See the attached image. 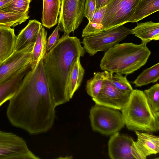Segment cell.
<instances>
[{
    "mask_svg": "<svg viewBox=\"0 0 159 159\" xmlns=\"http://www.w3.org/2000/svg\"><path fill=\"white\" fill-rule=\"evenodd\" d=\"M9 101L7 116L13 126L31 135L46 133L52 128L56 107L49 89L43 60L25 75L19 89Z\"/></svg>",
    "mask_w": 159,
    "mask_h": 159,
    "instance_id": "6da1fadb",
    "label": "cell"
},
{
    "mask_svg": "<svg viewBox=\"0 0 159 159\" xmlns=\"http://www.w3.org/2000/svg\"><path fill=\"white\" fill-rule=\"evenodd\" d=\"M76 37L63 35L48 52L43 65L49 89L56 107L69 101L67 92L69 71L74 59L83 57L85 50Z\"/></svg>",
    "mask_w": 159,
    "mask_h": 159,
    "instance_id": "7a4b0ae2",
    "label": "cell"
},
{
    "mask_svg": "<svg viewBox=\"0 0 159 159\" xmlns=\"http://www.w3.org/2000/svg\"><path fill=\"white\" fill-rule=\"evenodd\" d=\"M146 45L142 42L116 44L105 52L100 61L101 69L126 75L133 73L146 64L151 54Z\"/></svg>",
    "mask_w": 159,
    "mask_h": 159,
    "instance_id": "3957f363",
    "label": "cell"
},
{
    "mask_svg": "<svg viewBox=\"0 0 159 159\" xmlns=\"http://www.w3.org/2000/svg\"><path fill=\"white\" fill-rule=\"evenodd\" d=\"M121 111L128 129L149 132L159 131V112L153 110L143 91L133 89Z\"/></svg>",
    "mask_w": 159,
    "mask_h": 159,
    "instance_id": "277c9868",
    "label": "cell"
},
{
    "mask_svg": "<svg viewBox=\"0 0 159 159\" xmlns=\"http://www.w3.org/2000/svg\"><path fill=\"white\" fill-rule=\"evenodd\" d=\"M89 117L92 129L107 135L119 132L125 125L119 110L97 104L91 108Z\"/></svg>",
    "mask_w": 159,
    "mask_h": 159,
    "instance_id": "5b68a950",
    "label": "cell"
},
{
    "mask_svg": "<svg viewBox=\"0 0 159 159\" xmlns=\"http://www.w3.org/2000/svg\"><path fill=\"white\" fill-rule=\"evenodd\" d=\"M130 30L121 25L104 30L96 35L84 37L81 42L85 51L93 56L98 51L106 52L125 39L130 34Z\"/></svg>",
    "mask_w": 159,
    "mask_h": 159,
    "instance_id": "8992f818",
    "label": "cell"
},
{
    "mask_svg": "<svg viewBox=\"0 0 159 159\" xmlns=\"http://www.w3.org/2000/svg\"><path fill=\"white\" fill-rule=\"evenodd\" d=\"M139 0H110L106 5L102 21L106 30L123 25L132 17Z\"/></svg>",
    "mask_w": 159,
    "mask_h": 159,
    "instance_id": "52a82bcc",
    "label": "cell"
},
{
    "mask_svg": "<svg viewBox=\"0 0 159 159\" xmlns=\"http://www.w3.org/2000/svg\"><path fill=\"white\" fill-rule=\"evenodd\" d=\"M85 0H61L59 18V30L65 35L77 29L84 16Z\"/></svg>",
    "mask_w": 159,
    "mask_h": 159,
    "instance_id": "ba28073f",
    "label": "cell"
},
{
    "mask_svg": "<svg viewBox=\"0 0 159 159\" xmlns=\"http://www.w3.org/2000/svg\"><path fill=\"white\" fill-rule=\"evenodd\" d=\"M29 149L22 138L0 130V159H39Z\"/></svg>",
    "mask_w": 159,
    "mask_h": 159,
    "instance_id": "9c48e42d",
    "label": "cell"
},
{
    "mask_svg": "<svg viewBox=\"0 0 159 159\" xmlns=\"http://www.w3.org/2000/svg\"><path fill=\"white\" fill-rule=\"evenodd\" d=\"M105 76L102 87L97 96L92 98L95 104L121 110L128 101L130 93L120 91L111 81L113 73L104 70Z\"/></svg>",
    "mask_w": 159,
    "mask_h": 159,
    "instance_id": "30bf717a",
    "label": "cell"
},
{
    "mask_svg": "<svg viewBox=\"0 0 159 159\" xmlns=\"http://www.w3.org/2000/svg\"><path fill=\"white\" fill-rule=\"evenodd\" d=\"M34 43L14 52L0 64V84L11 78L29 64H31Z\"/></svg>",
    "mask_w": 159,
    "mask_h": 159,
    "instance_id": "8fae6325",
    "label": "cell"
},
{
    "mask_svg": "<svg viewBox=\"0 0 159 159\" xmlns=\"http://www.w3.org/2000/svg\"><path fill=\"white\" fill-rule=\"evenodd\" d=\"M137 137L131 146V153L134 159H145L147 156L159 152V137L148 132L135 131Z\"/></svg>",
    "mask_w": 159,
    "mask_h": 159,
    "instance_id": "7c38bea8",
    "label": "cell"
},
{
    "mask_svg": "<svg viewBox=\"0 0 159 159\" xmlns=\"http://www.w3.org/2000/svg\"><path fill=\"white\" fill-rule=\"evenodd\" d=\"M133 139L119 132L112 134L108 143V154L111 159H134L131 153Z\"/></svg>",
    "mask_w": 159,
    "mask_h": 159,
    "instance_id": "4fadbf2b",
    "label": "cell"
},
{
    "mask_svg": "<svg viewBox=\"0 0 159 159\" xmlns=\"http://www.w3.org/2000/svg\"><path fill=\"white\" fill-rule=\"evenodd\" d=\"M30 64L7 81L0 84V107L9 101L16 93L25 75L31 70Z\"/></svg>",
    "mask_w": 159,
    "mask_h": 159,
    "instance_id": "5bb4252c",
    "label": "cell"
},
{
    "mask_svg": "<svg viewBox=\"0 0 159 159\" xmlns=\"http://www.w3.org/2000/svg\"><path fill=\"white\" fill-rule=\"evenodd\" d=\"M42 26V23L38 21L30 20L27 25L16 37L15 51L21 50L30 44L35 43Z\"/></svg>",
    "mask_w": 159,
    "mask_h": 159,
    "instance_id": "9a60e30c",
    "label": "cell"
},
{
    "mask_svg": "<svg viewBox=\"0 0 159 159\" xmlns=\"http://www.w3.org/2000/svg\"><path fill=\"white\" fill-rule=\"evenodd\" d=\"M80 57H77L74 59L68 72L67 92L70 100L81 85L84 74V70L80 62Z\"/></svg>",
    "mask_w": 159,
    "mask_h": 159,
    "instance_id": "2e32d148",
    "label": "cell"
},
{
    "mask_svg": "<svg viewBox=\"0 0 159 159\" xmlns=\"http://www.w3.org/2000/svg\"><path fill=\"white\" fill-rule=\"evenodd\" d=\"M16 39L14 29L0 25V64L14 52Z\"/></svg>",
    "mask_w": 159,
    "mask_h": 159,
    "instance_id": "e0dca14e",
    "label": "cell"
},
{
    "mask_svg": "<svg viewBox=\"0 0 159 159\" xmlns=\"http://www.w3.org/2000/svg\"><path fill=\"white\" fill-rule=\"evenodd\" d=\"M130 34L139 38L146 44L152 40L159 39V23L152 21L138 23L134 29L130 30Z\"/></svg>",
    "mask_w": 159,
    "mask_h": 159,
    "instance_id": "ac0fdd59",
    "label": "cell"
},
{
    "mask_svg": "<svg viewBox=\"0 0 159 159\" xmlns=\"http://www.w3.org/2000/svg\"><path fill=\"white\" fill-rule=\"evenodd\" d=\"M61 5L60 0H43V25L50 29L57 24Z\"/></svg>",
    "mask_w": 159,
    "mask_h": 159,
    "instance_id": "d6986e66",
    "label": "cell"
},
{
    "mask_svg": "<svg viewBox=\"0 0 159 159\" xmlns=\"http://www.w3.org/2000/svg\"><path fill=\"white\" fill-rule=\"evenodd\" d=\"M47 32L42 26L39 30L33 47L32 54L31 70L33 69L42 60L44 59L47 50Z\"/></svg>",
    "mask_w": 159,
    "mask_h": 159,
    "instance_id": "ffe728a7",
    "label": "cell"
},
{
    "mask_svg": "<svg viewBox=\"0 0 159 159\" xmlns=\"http://www.w3.org/2000/svg\"><path fill=\"white\" fill-rule=\"evenodd\" d=\"M159 10V0H139L129 22H137Z\"/></svg>",
    "mask_w": 159,
    "mask_h": 159,
    "instance_id": "44dd1931",
    "label": "cell"
},
{
    "mask_svg": "<svg viewBox=\"0 0 159 159\" xmlns=\"http://www.w3.org/2000/svg\"><path fill=\"white\" fill-rule=\"evenodd\" d=\"M159 79V63L143 70L137 78L132 82L136 87H141L157 81Z\"/></svg>",
    "mask_w": 159,
    "mask_h": 159,
    "instance_id": "7402d4cb",
    "label": "cell"
},
{
    "mask_svg": "<svg viewBox=\"0 0 159 159\" xmlns=\"http://www.w3.org/2000/svg\"><path fill=\"white\" fill-rule=\"evenodd\" d=\"M25 13H12L0 10V25L14 27L26 21L30 17Z\"/></svg>",
    "mask_w": 159,
    "mask_h": 159,
    "instance_id": "603a6c76",
    "label": "cell"
},
{
    "mask_svg": "<svg viewBox=\"0 0 159 159\" xmlns=\"http://www.w3.org/2000/svg\"><path fill=\"white\" fill-rule=\"evenodd\" d=\"M104 76V71L94 73L93 77L87 81L86 90L92 98L96 97L100 92Z\"/></svg>",
    "mask_w": 159,
    "mask_h": 159,
    "instance_id": "cb8c5ba5",
    "label": "cell"
},
{
    "mask_svg": "<svg viewBox=\"0 0 159 159\" xmlns=\"http://www.w3.org/2000/svg\"><path fill=\"white\" fill-rule=\"evenodd\" d=\"M32 0H12L0 11L16 13H25L29 12V5Z\"/></svg>",
    "mask_w": 159,
    "mask_h": 159,
    "instance_id": "d4e9b609",
    "label": "cell"
},
{
    "mask_svg": "<svg viewBox=\"0 0 159 159\" xmlns=\"http://www.w3.org/2000/svg\"><path fill=\"white\" fill-rule=\"evenodd\" d=\"M127 75L116 73L111 76V81L113 85L118 90L124 93H130L133 90L126 78Z\"/></svg>",
    "mask_w": 159,
    "mask_h": 159,
    "instance_id": "484cf974",
    "label": "cell"
},
{
    "mask_svg": "<svg viewBox=\"0 0 159 159\" xmlns=\"http://www.w3.org/2000/svg\"><path fill=\"white\" fill-rule=\"evenodd\" d=\"M144 92L147 99L153 110L155 112L159 111V84L157 83Z\"/></svg>",
    "mask_w": 159,
    "mask_h": 159,
    "instance_id": "4316f807",
    "label": "cell"
},
{
    "mask_svg": "<svg viewBox=\"0 0 159 159\" xmlns=\"http://www.w3.org/2000/svg\"><path fill=\"white\" fill-rule=\"evenodd\" d=\"M104 30L102 24L89 22L83 30L82 37L98 34Z\"/></svg>",
    "mask_w": 159,
    "mask_h": 159,
    "instance_id": "83f0119b",
    "label": "cell"
},
{
    "mask_svg": "<svg viewBox=\"0 0 159 159\" xmlns=\"http://www.w3.org/2000/svg\"><path fill=\"white\" fill-rule=\"evenodd\" d=\"M96 0H85L84 16L89 21L91 19L96 10Z\"/></svg>",
    "mask_w": 159,
    "mask_h": 159,
    "instance_id": "f1b7e54d",
    "label": "cell"
},
{
    "mask_svg": "<svg viewBox=\"0 0 159 159\" xmlns=\"http://www.w3.org/2000/svg\"><path fill=\"white\" fill-rule=\"evenodd\" d=\"M59 30L57 26L48 39L47 43V50L48 52L57 43L60 38Z\"/></svg>",
    "mask_w": 159,
    "mask_h": 159,
    "instance_id": "f546056e",
    "label": "cell"
},
{
    "mask_svg": "<svg viewBox=\"0 0 159 159\" xmlns=\"http://www.w3.org/2000/svg\"><path fill=\"white\" fill-rule=\"evenodd\" d=\"M106 8V6L95 10L91 19L89 22L102 24V21L105 12Z\"/></svg>",
    "mask_w": 159,
    "mask_h": 159,
    "instance_id": "4dcf8cb0",
    "label": "cell"
},
{
    "mask_svg": "<svg viewBox=\"0 0 159 159\" xmlns=\"http://www.w3.org/2000/svg\"><path fill=\"white\" fill-rule=\"evenodd\" d=\"M110 0H96V10L106 6Z\"/></svg>",
    "mask_w": 159,
    "mask_h": 159,
    "instance_id": "1f68e13d",
    "label": "cell"
},
{
    "mask_svg": "<svg viewBox=\"0 0 159 159\" xmlns=\"http://www.w3.org/2000/svg\"><path fill=\"white\" fill-rule=\"evenodd\" d=\"M12 0H0V9L5 6Z\"/></svg>",
    "mask_w": 159,
    "mask_h": 159,
    "instance_id": "d6a6232c",
    "label": "cell"
}]
</instances>
